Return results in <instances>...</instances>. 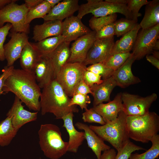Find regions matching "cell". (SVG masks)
Here are the masks:
<instances>
[{
  "mask_svg": "<svg viewBox=\"0 0 159 159\" xmlns=\"http://www.w3.org/2000/svg\"><path fill=\"white\" fill-rule=\"evenodd\" d=\"M11 37L8 42L4 45L5 59L8 67L13 65L19 58L24 48L29 42L27 34L25 33L12 32Z\"/></svg>",
  "mask_w": 159,
  "mask_h": 159,
  "instance_id": "13",
  "label": "cell"
},
{
  "mask_svg": "<svg viewBox=\"0 0 159 159\" xmlns=\"http://www.w3.org/2000/svg\"><path fill=\"white\" fill-rule=\"evenodd\" d=\"M159 24V1L153 0L146 5L144 16L139 24L142 29H146Z\"/></svg>",
  "mask_w": 159,
  "mask_h": 159,
  "instance_id": "27",
  "label": "cell"
},
{
  "mask_svg": "<svg viewBox=\"0 0 159 159\" xmlns=\"http://www.w3.org/2000/svg\"><path fill=\"white\" fill-rule=\"evenodd\" d=\"M41 55L33 43L29 42L24 48L19 58L22 69L33 72L35 66Z\"/></svg>",
  "mask_w": 159,
  "mask_h": 159,
  "instance_id": "25",
  "label": "cell"
},
{
  "mask_svg": "<svg viewBox=\"0 0 159 159\" xmlns=\"http://www.w3.org/2000/svg\"><path fill=\"white\" fill-rule=\"evenodd\" d=\"M87 67L83 63H67L57 74L55 79L69 97L72 96Z\"/></svg>",
  "mask_w": 159,
  "mask_h": 159,
  "instance_id": "8",
  "label": "cell"
},
{
  "mask_svg": "<svg viewBox=\"0 0 159 159\" xmlns=\"http://www.w3.org/2000/svg\"><path fill=\"white\" fill-rule=\"evenodd\" d=\"M38 135L41 149L47 157L59 159L67 152L68 142L63 140L60 129L57 125L42 124Z\"/></svg>",
  "mask_w": 159,
  "mask_h": 159,
  "instance_id": "4",
  "label": "cell"
},
{
  "mask_svg": "<svg viewBox=\"0 0 159 159\" xmlns=\"http://www.w3.org/2000/svg\"><path fill=\"white\" fill-rule=\"evenodd\" d=\"M149 2L146 0H128L127 4V8L132 16L133 20L138 21V18L142 15L139 13L140 9Z\"/></svg>",
  "mask_w": 159,
  "mask_h": 159,
  "instance_id": "37",
  "label": "cell"
},
{
  "mask_svg": "<svg viewBox=\"0 0 159 159\" xmlns=\"http://www.w3.org/2000/svg\"><path fill=\"white\" fill-rule=\"evenodd\" d=\"M78 0H64L52 8L43 18L45 21L58 20L61 21L73 15L79 10Z\"/></svg>",
  "mask_w": 159,
  "mask_h": 159,
  "instance_id": "17",
  "label": "cell"
},
{
  "mask_svg": "<svg viewBox=\"0 0 159 159\" xmlns=\"http://www.w3.org/2000/svg\"><path fill=\"white\" fill-rule=\"evenodd\" d=\"M16 0H0V9L2 8L7 4Z\"/></svg>",
  "mask_w": 159,
  "mask_h": 159,
  "instance_id": "49",
  "label": "cell"
},
{
  "mask_svg": "<svg viewBox=\"0 0 159 159\" xmlns=\"http://www.w3.org/2000/svg\"><path fill=\"white\" fill-rule=\"evenodd\" d=\"M121 95V92L118 93L112 100L106 104L100 103L92 107L102 117L105 123L115 120L119 113L123 111Z\"/></svg>",
  "mask_w": 159,
  "mask_h": 159,
  "instance_id": "18",
  "label": "cell"
},
{
  "mask_svg": "<svg viewBox=\"0 0 159 159\" xmlns=\"http://www.w3.org/2000/svg\"><path fill=\"white\" fill-rule=\"evenodd\" d=\"M77 94L84 95L92 94L90 87L85 82L83 79L80 82L76 87L73 95Z\"/></svg>",
  "mask_w": 159,
  "mask_h": 159,
  "instance_id": "44",
  "label": "cell"
},
{
  "mask_svg": "<svg viewBox=\"0 0 159 159\" xmlns=\"http://www.w3.org/2000/svg\"><path fill=\"white\" fill-rule=\"evenodd\" d=\"M14 68L13 65L9 67L6 66L3 69L2 73L0 75V95L3 94L2 88L4 82L7 77L12 74Z\"/></svg>",
  "mask_w": 159,
  "mask_h": 159,
  "instance_id": "43",
  "label": "cell"
},
{
  "mask_svg": "<svg viewBox=\"0 0 159 159\" xmlns=\"http://www.w3.org/2000/svg\"><path fill=\"white\" fill-rule=\"evenodd\" d=\"M36 81L34 72L14 68L5 80L2 91L13 93L29 110L38 112L41 109V92Z\"/></svg>",
  "mask_w": 159,
  "mask_h": 159,
  "instance_id": "1",
  "label": "cell"
},
{
  "mask_svg": "<svg viewBox=\"0 0 159 159\" xmlns=\"http://www.w3.org/2000/svg\"><path fill=\"white\" fill-rule=\"evenodd\" d=\"M75 125L79 129L84 130L85 139L88 147L93 151L97 159H100L102 151L109 149L110 147L105 143L104 141L86 124L77 122Z\"/></svg>",
  "mask_w": 159,
  "mask_h": 159,
  "instance_id": "21",
  "label": "cell"
},
{
  "mask_svg": "<svg viewBox=\"0 0 159 159\" xmlns=\"http://www.w3.org/2000/svg\"><path fill=\"white\" fill-rule=\"evenodd\" d=\"M86 70L101 76L103 80L112 76L114 71L106 66L103 63H97L87 67Z\"/></svg>",
  "mask_w": 159,
  "mask_h": 159,
  "instance_id": "36",
  "label": "cell"
},
{
  "mask_svg": "<svg viewBox=\"0 0 159 159\" xmlns=\"http://www.w3.org/2000/svg\"><path fill=\"white\" fill-rule=\"evenodd\" d=\"M46 1L49 4L51 8L62 1L61 0H46Z\"/></svg>",
  "mask_w": 159,
  "mask_h": 159,
  "instance_id": "50",
  "label": "cell"
},
{
  "mask_svg": "<svg viewBox=\"0 0 159 159\" xmlns=\"http://www.w3.org/2000/svg\"><path fill=\"white\" fill-rule=\"evenodd\" d=\"M87 2L80 6L77 16L81 19L85 15L91 13L96 17L104 16L119 13L125 18L132 19L127 4H116L102 0H87Z\"/></svg>",
  "mask_w": 159,
  "mask_h": 159,
  "instance_id": "7",
  "label": "cell"
},
{
  "mask_svg": "<svg viewBox=\"0 0 159 159\" xmlns=\"http://www.w3.org/2000/svg\"><path fill=\"white\" fill-rule=\"evenodd\" d=\"M83 80L90 87L95 84L98 85L103 81L101 76L86 70L84 72Z\"/></svg>",
  "mask_w": 159,
  "mask_h": 159,
  "instance_id": "42",
  "label": "cell"
},
{
  "mask_svg": "<svg viewBox=\"0 0 159 159\" xmlns=\"http://www.w3.org/2000/svg\"><path fill=\"white\" fill-rule=\"evenodd\" d=\"M158 98L155 93L145 97L122 92L121 99L123 112L127 116L141 115L148 114L152 104Z\"/></svg>",
  "mask_w": 159,
  "mask_h": 159,
  "instance_id": "9",
  "label": "cell"
},
{
  "mask_svg": "<svg viewBox=\"0 0 159 159\" xmlns=\"http://www.w3.org/2000/svg\"><path fill=\"white\" fill-rule=\"evenodd\" d=\"M51 8L50 4L46 0H43L37 6L29 9L26 16V23L29 24L32 20L36 18L43 19Z\"/></svg>",
  "mask_w": 159,
  "mask_h": 159,
  "instance_id": "31",
  "label": "cell"
},
{
  "mask_svg": "<svg viewBox=\"0 0 159 159\" xmlns=\"http://www.w3.org/2000/svg\"><path fill=\"white\" fill-rule=\"evenodd\" d=\"M150 141L152 145L150 148L144 153L139 154L131 153L130 159H155L159 155V135L153 136Z\"/></svg>",
  "mask_w": 159,
  "mask_h": 159,
  "instance_id": "30",
  "label": "cell"
},
{
  "mask_svg": "<svg viewBox=\"0 0 159 159\" xmlns=\"http://www.w3.org/2000/svg\"><path fill=\"white\" fill-rule=\"evenodd\" d=\"M12 28V25L8 23L0 28V61L5 59L4 44L9 31Z\"/></svg>",
  "mask_w": 159,
  "mask_h": 159,
  "instance_id": "41",
  "label": "cell"
},
{
  "mask_svg": "<svg viewBox=\"0 0 159 159\" xmlns=\"http://www.w3.org/2000/svg\"><path fill=\"white\" fill-rule=\"evenodd\" d=\"M135 60L132 53L124 63L114 71L112 76L117 86L124 88L141 82L140 79L133 74L131 70L132 64Z\"/></svg>",
  "mask_w": 159,
  "mask_h": 159,
  "instance_id": "16",
  "label": "cell"
},
{
  "mask_svg": "<svg viewBox=\"0 0 159 159\" xmlns=\"http://www.w3.org/2000/svg\"><path fill=\"white\" fill-rule=\"evenodd\" d=\"M159 37V24L148 29H142L138 34L132 49L135 60H140L151 53Z\"/></svg>",
  "mask_w": 159,
  "mask_h": 159,
  "instance_id": "10",
  "label": "cell"
},
{
  "mask_svg": "<svg viewBox=\"0 0 159 159\" xmlns=\"http://www.w3.org/2000/svg\"><path fill=\"white\" fill-rule=\"evenodd\" d=\"M114 42V37L96 39L88 51L83 63L87 66L104 62L110 55Z\"/></svg>",
  "mask_w": 159,
  "mask_h": 159,
  "instance_id": "11",
  "label": "cell"
},
{
  "mask_svg": "<svg viewBox=\"0 0 159 159\" xmlns=\"http://www.w3.org/2000/svg\"><path fill=\"white\" fill-rule=\"evenodd\" d=\"M131 54L130 52L113 54L110 55L103 63L115 71L123 64Z\"/></svg>",
  "mask_w": 159,
  "mask_h": 159,
  "instance_id": "34",
  "label": "cell"
},
{
  "mask_svg": "<svg viewBox=\"0 0 159 159\" xmlns=\"http://www.w3.org/2000/svg\"><path fill=\"white\" fill-rule=\"evenodd\" d=\"M96 39L110 38L115 35L114 22L103 27L95 32Z\"/></svg>",
  "mask_w": 159,
  "mask_h": 159,
  "instance_id": "40",
  "label": "cell"
},
{
  "mask_svg": "<svg viewBox=\"0 0 159 159\" xmlns=\"http://www.w3.org/2000/svg\"><path fill=\"white\" fill-rule=\"evenodd\" d=\"M22 102L16 96L11 108L6 114V116L11 117L13 127L18 131L26 124L36 120L38 112H31L24 108Z\"/></svg>",
  "mask_w": 159,
  "mask_h": 159,
  "instance_id": "14",
  "label": "cell"
},
{
  "mask_svg": "<svg viewBox=\"0 0 159 159\" xmlns=\"http://www.w3.org/2000/svg\"><path fill=\"white\" fill-rule=\"evenodd\" d=\"M146 59L153 66L158 69H159V59L153 55L148 54L146 56Z\"/></svg>",
  "mask_w": 159,
  "mask_h": 159,
  "instance_id": "46",
  "label": "cell"
},
{
  "mask_svg": "<svg viewBox=\"0 0 159 159\" xmlns=\"http://www.w3.org/2000/svg\"><path fill=\"white\" fill-rule=\"evenodd\" d=\"M117 153L114 148H110L103 152L100 159H115Z\"/></svg>",
  "mask_w": 159,
  "mask_h": 159,
  "instance_id": "45",
  "label": "cell"
},
{
  "mask_svg": "<svg viewBox=\"0 0 159 159\" xmlns=\"http://www.w3.org/2000/svg\"><path fill=\"white\" fill-rule=\"evenodd\" d=\"M115 35L119 37L129 32L138 24L137 21L126 18H122L114 22Z\"/></svg>",
  "mask_w": 159,
  "mask_h": 159,
  "instance_id": "32",
  "label": "cell"
},
{
  "mask_svg": "<svg viewBox=\"0 0 159 159\" xmlns=\"http://www.w3.org/2000/svg\"><path fill=\"white\" fill-rule=\"evenodd\" d=\"M70 42L65 41L61 43L49 55L54 71V78L66 63L70 56Z\"/></svg>",
  "mask_w": 159,
  "mask_h": 159,
  "instance_id": "24",
  "label": "cell"
},
{
  "mask_svg": "<svg viewBox=\"0 0 159 159\" xmlns=\"http://www.w3.org/2000/svg\"><path fill=\"white\" fill-rule=\"evenodd\" d=\"M105 1L116 4H127L128 0H105Z\"/></svg>",
  "mask_w": 159,
  "mask_h": 159,
  "instance_id": "48",
  "label": "cell"
},
{
  "mask_svg": "<svg viewBox=\"0 0 159 159\" xmlns=\"http://www.w3.org/2000/svg\"><path fill=\"white\" fill-rule=\"evenodd\" d=\"M72 97L69 106L78 105L82 110L87 109L88 105L91 102L90 97L88 95L77 94L74 95Z\"/></svg>",
  "mask_w": 159,
  "mask_h": 159,
  "instance_id": "38",
  "label": "cell"
},
{
  "mask_svg": "<svg viewBox=\"0 0 159 159\" xmlns=\"http://www.w3.org/2000/svg\"><path fill=\"white\" fill-rule=\"evenodd\" d=\"M82 119L85 122L97 123L102 125L106 123L102 117L92 108L85 110L82 114Z\"/></svg>",
  "mask_w": 159,
  "mask_h": 159,
  "instance_id": "39",
  "label": "cell"
},
{
  "mask_svg": "<svg viewBox=\"0 0 159 159\" xmlns=\"http://www.w3.org/2000/svg\"><path fill=\"white\" fill-rule=\"evenodd\" d=\"M91 31L77 16L73 15L65 19L62 22V35L66 41L70 43Z\"/></svg>",
  "mask_w": 159,
  "mask_h": 159,
  "instance_id": "15",
  "label": "cell"
},
{
  "mask_svg": "<svg viewBox=\"0 0 159 159\" xmlns=\"http://www.w3.org/2000/svg\"><path fill=\"white\" fill-rule=\"evenodd\" d=\"M127 116L122 111L113 121L100 126L90 125L89 127L104 141L109 143L117 151L130 140L126 126Z\"/></svg>",
  "mask_w": 159,
  "mask_h": 159,
  "instance_id": "5",
  "label": "cell"
},
{
  "mask_svg": "<svg viewBox=\"0 0 159 159\" xmlns=\"http://www.w3.org/2000/svg\"><path fill=\"white\" fill-rule=\"evenodd\" d=\"M12 2L0 9V28L5 23L12 25V32L25 33L30 32V25L26 23V19L29 9L26 4L19 5Z\"/></svg>",
  "mask_w": 159,
  "mask_h": 159,
  "instance_id": "6",
  "label": "cell"
},
{
  "mask_svg": "<svg viewBox=\"0 0 159 159\" xmlns=\"http://www.w3.org/2000/svg\"><path fill=\"white\" fill-rule=\"evenodd\" d=\"M152 55L159 59V52L158 51L153 50L151 52Z\"/></svg>",
  "mask_w": 159,
  "mask_h": 159,
  "instance_id": "52",
  "label": "cell"
},
{
  "mask_svg": "<svg viewBox=\"0 0 159 159\" xmlns=\"http://www.w3.org/2000/svg\"><path fill=\"white\" fill-rule=\"evenodd\" d=\"M65 41V39L61 35L48 38L33 44L42 55L48 56Z\"/></svg>",
  "mask_w": 159,
  "mask_h": 159,
  "instance_id": "28",
  "label": "cell"
},
{
  "mask_svg": "<svg viewBox=\"0 0 159 159\" xmlns=\"http://www.w3.org/2000/svg\"><path fill=\"white\" fill-rule=\"evenodd\" d=\"M140 29V26L138 24L132 30L115 42L110 55L117 53L130 52L132 49Z\"/></svg>",
  "mask_w": 159,
  "mask_h": 159,
  "instance_id": "26",
  "label": "cell"
},
{
  "mask_svg": "<svg viewBox=\"0 0 159 159\" xmlns=\"http://www.w3.org/2000/svg\"><path fill=\"white\" fill-rule=\"evenodd\" d=\"M33 72L40 88H43L55 79L52 64L47 56L41 55L35 66Z\"/></svg>",
  "mask_w": 159,
  "mask_h": 159,
  "instance_id": "19",
  "label": "cell"
},
{
  "mask_svg": "<svg viewBox=\"0 0 159 159\" xmlns=\"http://www.w3.org/2000/svg\"><path fill=\"white\" fill-rule=\"evenodd\" d=\"M41 114H53L56 119H62L70 112L78 113L77 105L69 106L70 99L56 79L42 88L40 97Z\"/></svg>",
  "mask_w": 159,
  "mask_h": 159,
  "instance_id": "2",
  "label": "cell"
},
{
  "mask_svg": "<svg viewBox=\"0 0 159 159\" xmlns=\"http://www.w3.org/2000/svg\"><path fill=\"white\" fill-rule=\"evenodd\" d=\"M18 131L13 127L11 117L7 116L0 122V146L4 147L9 145Z\"/></svg>",
  "mask_w": 159,
  "mask_h": 159,
  "instance_id": "29",
  "label": "cell"
},
{
  "mask_svg": "<svg viewBox=\"0 0 159 159\" xmlns=\"http://www.w3.org/2000/svg\"><path fill=\"white\" fill-rule=\"evenodd\" d=\"M73 113L70 112L62 118L64 121L63 127L66 129L69 135L67 152L76 153L80 146L85 139L84 132L78 131L73 123Z\"/></svg>",
  "mask_w": 159,
  "mask_h": 159,
  "instance_id": "20",
  "label": "cell"
},
{
  "mask_svg": "<svg viewBox=\"0 0 159 159\" xmlns=\"http://www.w3.org/2000/svg\"><path fill=\"white\" fill-rule=\"evenodd\" d=\"M43 0H25V4H26L29 9L33 8L37 6L42 2Z\"/></svg>",
  "mask_w": 159,
  "mask_h": 159,
  "instance_id": "47",
  "label": "cell"
},
{
  "mask_svg": "<svg viewBox=\"0 0 159 159\" xmlns=\"http://www.w3.org/2000/svg\"><path fill=\"white\" fill-rule=\"evenodd\" d=\"M140 150H146L144 148L135 144L129 140L117 151L115 159H129L131 153Z\"/></svg>",
  "mask_w": 159,
  "mask_h": 159,
  "instance_id": "35",
  "label": "cell"
},
{
  "mask_svg": "<svg viewBox=\"0 0 159 159\" xmlns=\"http://www.w3.org/2000/svg\"><path fill=\"white\" fill-rule=\"evenodd\" d=\"M116 82L112 76L105 80L98 85L95 84L90 87L92 95L93 97V106L103 103L109 102L111 93L116 86Z\"/></svg>",
  "mask_w": 159,
  "mask_h": 159,
  "instance_id": "23",
  "label": "cell"
},
{
  "mask_svg": "<svg viewBox=\"0 0 159 159\" xmlns=\"http://www.w3.org/2000/svg\"><path fill=\"white\" fill-rule=\"evenodd\" d=\"M126 123L129 138L136 141L148 143L159 131V116L155 112L127 116Z\"/></svg>",
  "mask_w": 159,
  "mask_h": 159,
  "instance_id": "3",
  "label": "cell"
},
{
  "mask_svg": "<svg viewBox=\"0 0 159 159\" xmlns=\"http://www.w3.org/2000/svg\"><path fill=\"white\" fill-rule=\"evenodd\" d=\"M117 17V14L97 17L93 16L89 21V25L92 31L96 32L105 26L114 22Z\"/></svg>",
  "mask_w": 159,
  "mask_h": 159,
  "instance_id": "33",
  "label": "cell"
},
{
  "mask_svg": "<svg viewBox=\"0 0 159 159\" xmlns=\"http://www.w3.org/2000/svg\"><path fill=\"white\" fill-rule=\"evenodd\" d=\"M159 49V40H157L156 42L154 47L153 48V50L158 51Z\"/></svg>",
  "mask_w": 159,
  "mask_h": 159,
  "instance_id": "51",
  "label": "cell"
},
{
  "mask_svg": "<svg viewBox=\"0 0 159 159\" xmlns=\"http://www.w3.org/2000/svg\"><path fill=\"white\" fill-rule=\"evenodd\" d=\"M95 32L91 31L72 43L70 48V56L67 63H84L88 51L96 39Z\"/></svg>",
  "mask_w": 159,
  "mask_h": 159,
  "instance_id": "12",
  "label": "cell"
},
{
  "mask_svg": "<svg viewBox=\"0 0 159 159\" xmlns=\"http://www.w3.org/2000/svg\"><path fill=\"white\" fill-rule=\"evenodd\" d=\"M62 21L52 20L46 21L33 28L32 39L38 42L46 38L62 35Z\"/></svg>",
  "mask_w": 159,
  "mask_h": 159,
  "instance_id": "22",
  "label": "cell"
}]
</instances>
